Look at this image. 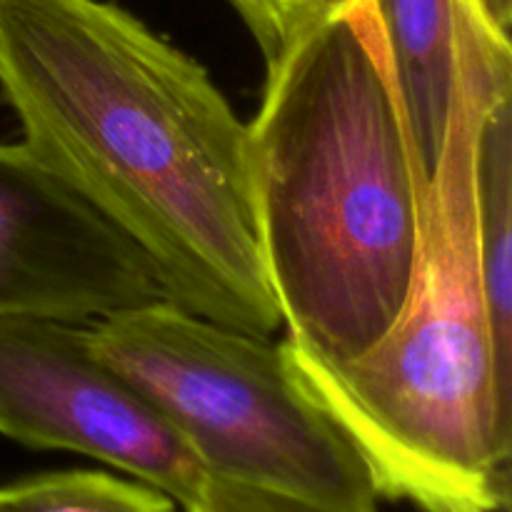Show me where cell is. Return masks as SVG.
Here are the masks:
<instances>
[{
	"label": "cell",
	"mask_w": 512,
	"mask_h": 512,
	"mask_svg": "<svg viewBox=\"0 0 512 512\" xmlns=\"http://www.w3.org/2000/svg\"><path fill=\"white\" fill-rule=\"evenodd\" d=\"M510 63V35L470 8L423 195L413 285L388 333L348 363L280 340L300 385L358 448L380 498L420 512H510L512 378L498 363L475 225L480 113Z\"/></svg>",
	"instance_id": "3957f363"
},
{
	"label": "cell",
	"mask_w": 512,
	"mask_h": 512,
	"mask_svg": "<svg viewBox=\"0 0 512 512\" xmlns=\"http://www.w3.org/2000/svg\"><path fill=\"white\" fill-rule=\"evenodd\" d=\"M175 505L143 480L100 470H58L0 485V512H175Z\"/></svg>",
	"instance_id": "9c48e42d"
},
{
	"label": "cell",
	"mask_w": 512,
	"mask_h": 512,
	"mask_svg": "<svg viewBox=\"0 0 512 512\" xmlns=\"http://www.w3.org/2000/svg\"><path fill=\"white\" fill-rule=\"evenodd\" d=\"M163 298L143 255L23 143H0V313L93 320Z\"/></svg>",
	"instance_id": "8992f818"
},
{
	"label": "cell",
	"mask_w": 512,
	"mask_h": 512,
	"mask_svg": "<svg viewBox=\"0 0 512 512\" xmlns=\"http://www.w3.org/2000/svg\"><path fill=\"white\" fill-rule=\"evenodd\" d=\"M480 8V13L485 15L490 25L495 30H500L503 35H510L512 25V0H475Z\"/></svg>",
	"instance_id": "7c38bea8"
},
{
	"label": "cell",
	"mask_w": 512,
	"mask_h": 512,
	"mask_svg": "<svg viewBox=\"0 0 512 512\" xmlns=\"http://www.w3.org/2000/svg\"><path fill=\"white\" fill-rule=\"evenodd\" d=\"M185 512H318L293 500L278 498V495L263 493V490L245 488V485L228 483V480L210 478L205 480L203 490L190 503Z\"/></svg>",
	"instance_id": "8fae6325"
},
{
	"label": "cell",
	"mask_w": 512,
	"mask_h": 512,
	"mask_svg": "<svg viewBox=\"0 0 512 512\" xmlns=\"http://www.w3.org/2000/svg\"><path fill=\"white\" fill-rule=\"evenodd\" d=\"M88 325L0 313V435L113 465L188 508L208 473L140 390L95 353Z\"/></svg>",
	"instance_id": "5b68a950"
},
{
	"label": "cell",
	"mask_w": 512,
	"mask_h": 512,
	"mask_svg": "<svg viewBox=\"0 0 512 512\" xmlns=\"http://www.w3.org/2000/svg\"><path fill=\"white\" fill-rule=\"evenodd\" d=\"M0 98L165 300L240 333L283 330L248 123L193 55L115 0H0Z\"/></svg>",
	"instance_id": "6da1fadb"
},
{
	"label": "cell",
	"mask_w": 512,
	"mask_h": 512,
	"mask_svg": "<svg viewBox=\"0 0 512 512\" xmlns=\"http://www.w3.org/2000/svg\"><path fill=\"white\" fill-rule=\"evenodd\" d=\"M90 345L140 390L210 478L318 512H378L358 448L300 385L283 343L158 298L88 325Z\"/></svg>",
	"instance_id": "277c9868"
},
{
	"label": "cell",
	"mask_w": 512,
	"mask_h": 512,
	"mask_svg": "<svg viewBox=\"0 0 512 512\" xmlns=\"http://www.w3.org/2000/svg\"><path fill=\"white\" fill-rule=\"evenodd\" d=\"M398 70L410 128L430 178L455 88L458 35L475 0H375ZM480 10V8H478Z\"/></svg>",
	"instance_id": "52a82bcc"
},
{
	"label": "cell",
	"mask_w": 512,
	"mask_h": 512,
	"mask_svg": "<svg viewBox=\"0 0 512 512\" xmlns=\"http://www.w3.org/2000/svg\"><path fill=\"white\" fill-rule=\"evenodd\" d=\"M255 218L285 343L325 363L398 320L428 188L375 0H338L265 63Z\"/></svg>",
	"instance_id": "7a4b0ae2"
},
{
	"label": "cell",
	"mask_w": 512,
	"mask_h": 512,
	"mask_svg": "<svg viewBox=\"0 0 512 512\" xmlns=\"http://www.w3.org/2000/svg\"><path fill=\"white\" fill-rule=\"evenodd\" d=\"M475 225L498 363L512 378V63L498 73L480 113Z\"/></svg>",
	"instance_id": "ba28073f"
},
{
	"label": "cell",
	"mask_w": 512,
	"mask_h": 512,
	"mask_svg": "<svg viewBox=\"0 0 512 512\" xmlns=\"http://www.w3.org/2000/svg\"><path fill=\"white\" fill-rule=\"evenodd\" d=\"M268 63L303 25L338 0H228Z\"/></svg>",
	"instance_id": "30bf717a"
}]
</instances>
